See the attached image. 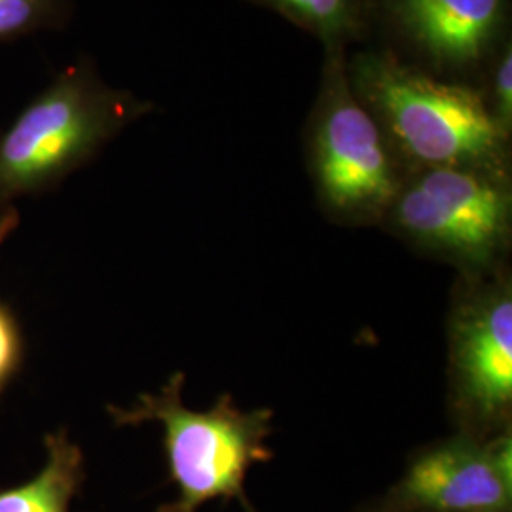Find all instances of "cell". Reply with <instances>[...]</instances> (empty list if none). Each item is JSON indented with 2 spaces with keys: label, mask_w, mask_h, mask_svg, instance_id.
<instances>
[{
  "label": "cell",
  "mask_w": 512,
  "mask_h": 512,
  "mask_svg": "<svg viewBox=\"0 0 512 512\" xmlns=\"http://www.w3.org/2000/svg\"><path fill=\"white\" fill-rule=\"evenodd\" d=\"M135 112L139 103L105 88L88 63L57 74L0 131V245L18 228L23 198L61 183Z\"/></svg>",
  "instance_id": "obj_1"
},
{
  "label": "cell",
  "mask_w": 512,
  "mask_h": 512,
  "mask_svg": "<svg viewBox=\"0 0 512 512\" xmlns=\"http://www.w3.org/2000/svg\"><path fill=\"white\" fill-rule=\"evenodd\" d=\"M184 374H173L158 393L141 395L133 406H109L118 427L158 421L164 429L169 478L177 499L156 512H198L205 503L236 501L243 512H258L245 478L249 469L272 459L266 440L272 433V412H245L230 395L200 412L183 404Z\"/></svg>",
  "instance_id": "obj_2"
},
{
  "label": "cell",
  "mask_w": 512,
  "mask_h": 512,
  "mask_svg": "<svg viewBox=\"0 0 512 512\" xmlns=\"http://www.w3.org/2000/svg\"><path fill=\"white\" fill-rule=\"evenodd\" d=\"M365 90L414 158L435 167L490 162L505 128L471 88L446 84L393 61H368Z\"/></svg>",
  "instance_id": "obj_3"
},
{
  "label": "cell",
  "mask_w": 512,
  "mask_h": 512,
  "mask_svg": "<svg viewBox=\"0 0 512 512\" xmlns=\"http://www.w3.org/2000/svg\"><path fill=\"white\" fill-rule=\"evenodd\" d=\"M397 217L416 238L454 255L486 262L509 230L507 192L467 167H435L404 192Z\"/></svg>",
  "instance_id": "obj_4"
},
{
  "label": "cell",
  "mask_w": 512,
  "mask_h": 512,
  "mask_svg": "<svg viewBox=\"0 0 512 512\" xmlns=\"http://www.w3.org/2000/svg\"><path fill=\"white\" fill-rule=\"evenodd\" d=\"M399 512H511L509 437L444 442L414 459L393 492Z\"/></svg>",
  "instance_id": "obj_5"
},
{
  "label": "cell",
  "mask_w": 512,
  "mask_h": 512,
  "mask_svg": "<svg viewBox=\"0 0 512 512\" xmlns=\"http://www.w3.org/2000/svg\"><path fill=\"white\" fill-rule=\"evenodd\" d=\"M317 175L334 207L370 211L391 202L395 177L374 118L336 95L317 131Z\"/></svg>",
  "instance_id": "obj_6"
},
{
  "label": "cell",
  "mask_w": 512,
  "mask_h": 512,
  "mask_svg": "<svg viewBox=\"0 0 512 512\" xmlns=\"http://www.w3.org/2000/svg\"><path fill=\"white\" fill-rule=\"evenodd\" d=\"M461 393L480 416L512 401V300L497 294L461 319L456 336Z\"/></svg>",
  "instance_id": "obj_7"
},
{
  "label": "cell",
  "mask_w": 512,
  "mask_h": 512,
  "mask_svg": "<svg viewBox=\"0 0 512 512\" xmlns=\"http://www.w3.org/2000/svg\"><path fill=\"white\" fill-rule=\"evenodd\" d=\"M501 12L503 0H401L406 29L448 63H471L484 54Z\"/></svg>",
  "instance_id": "obj_8"
},
{
  "label": "cell",
  "mask_w": 512,
  "mask_h": 512,
  "mask_svg": "<svg viewBox=\"0 0 512 512\" xmlns=\"http://www.w3.org/2000/svg\"><path fill=\"white\" fill-rule=\"evenodd\" d=\"M46 461L37 476L0 492V512H71L86 478L84 454L67 429L44 439Z\"/></svg>",
  "instance_id": "obj_9"
},
{
  "label": "cell",
  "mask_w": 512,
  "mask_h": 512,
  "mask_svg": "<svg viewBox=\"0 0 512 512\" xmlns=\"http://www.w3.org/2000/svg\"><path fill=\"white\" fill-rule=\"evenodd\" d=\"M69 16V0H0V44L61 29Z\"/></svg>",
  "instance_id": "obj_10"
},
{
  "label": "cell",
  "mask_w": 512,
  "mask_h": 512,
  "mask_svg": "<svg viewBox=\"0 0 512 512\" xmlns=\"http://www.w3.org/2000/svg\"><path fill=\"white\" fill-rule=\"evenodd\" d=\"M23 359V338L18 319L0 302V393L14 380Z\"/></svg>",
  "instance_id": "obj_11"
},
{
  "label": "cell",
  "mask_w": 512,
  "mask_h": 512,
  "mask_svg": "<svg viewBox=\"0 0 512 512\" xmlns=\"http://www.w3.org/2000/svg\"><path fill=\"white\" fill-rule=\"evenodd\" d=\"M321 29H336L346 18V0H277Z\"/></svg>",
  "instance_id": "obj_12"
},
{
  "label": "cell",
  "mask_w": 512,
  "mask_h": 512,
  "mask_svg": "<svg viewBox=\"0 0 512 512\" xmlns=\"http://www.w3.org/2000/svg\"><path fill=\"white\" fill-rule=\"evenodd\" d=\"M495 95H497V122L505 128L511 124L512 112V55L511 50L501 57L497 78H495Z\"/></svg>",
  "instance_id": "obj_13"
},
{
  "label": "cell",
  "mask_w": 512,
  "mask_h": 512,
  "mask_svg": "<svg viewBox=\"0 0 512 512\" xmlns=\"http://www.w3.org/2000/svg\"><path fill=\"white\" fill-rule=\"evenodd\" d=\"M391 512H399V511H395V509H393V511H391Z\"/></svg>",
  "instance_id": "obj_14"
}]
</instances>
